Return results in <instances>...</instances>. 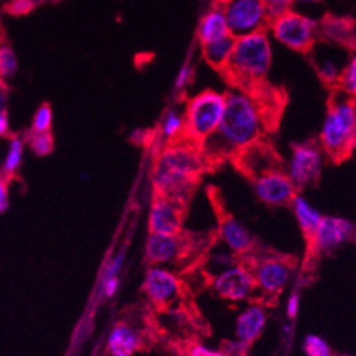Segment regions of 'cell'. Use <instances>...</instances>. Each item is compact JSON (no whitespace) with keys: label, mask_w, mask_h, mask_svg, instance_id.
I'll list each match as a JSON object with an SVG mask.
<instances>
[{"label":"cell","mask_w":356,"mask_h":356,"mask_svg":"<svg viewBox=\"0 0 356 356\" xmlns=\"http://www.w3.org/2000/svg\"><path fill=\"white\" fill-rule=\"evenodd\" d=\"M227 34L230 33L226 23V17L219 5L213 6L209 12H206L202 16L197 27V38L202 46L215 42L218 39H222Z\"/></svg>","instance_id":"obj_22"},{"label":"cell","mask_w":356,"mask_h":356,"mask_svg":"<svg viewBox=\"0 0 356 356\" xmlns=\"http://www.w3.org/2000/svg\"><path fill=\"white\" fill-rule=\"evenodd\" d=\"M304 350L308 356H345V355L335 353L325 341L314 335L307 337L304 342Z\"/></svg>","instance_id":"obj_32"},{"label":"cell","mask_w":356,"mask_h":356,"mask_svg":"<svg viewBox=\"0 0 356 356\" xmlns=\"http://www.w3.org/2000/svg\"><path fill=\"white\" fill-rule=\"evenodd\" d=\"M271 19L293 10L296 0H263Z\"/></svg>","instance_id":"obj_33"},{"label":"cell","mask_w":356,"mask_h":356,"mask_svg":"<svg viewBox=\"0 0 356 356\" xmlns=\"http://www.w3.org/2000/svg\"><path fill=\"white\" fill-rule=\"evenodd\" d=\"M9 151L5 159V163L2 166V176L6 177V179L10 182L13 177L17 175L22 162H23V154H24V139L17 135L12 134L9 136Z\"/></svg>","instance_id":"obj_26"},{"label":"cell","mask_w":356,"mask_h":356,"mask_svg":"<svg viewBox=\"0 0 356 356\" xmlns=\"http://www.w3.org/2000/svg\"><path fill=\"white\" fill-rule=\"evenodd\" d=\"M253 188L257 197L271 207L290 206L298 195L297 186L284 169L271 170L254 177Z\"/></svg>","instance_id":"obj_17"},{"label":"cell","mask_w":356,"mask_h":356,"mask_svg":"<svg viewBox=\"0 0 356 356\" xmlns=\"http://www.w3.org/2000/svg\"><path fill=\"white\" fill-rule=\"evenodd\" d=\"M189 202L156 195L149 211V234L172 236L184 230Z\"/></svg>","instance_id":"obj_15"},{"label":"cell","mask_w":356,"mask_h":356,"mask_svg":"<svg viewBox=\"0 0 356 356\" xmlns=\"http://www.w3.org/2000/svg\"><path fill=\"white\" fill-rule=\"evenodd\" d=\"M218 210V236L237 256H270L277 252L260 244L244 226L222 207Z\"/></svg>","instance_id":"obj_14"},{"label":"cell","mask_w":356,"mask_h":356,"mask_svg":"<svg viewBox=\"0 0 356 356\" xmlns=\"http://www.w3.org/2000/svg\"><path fill=\"white\" fill-rule=\"evenodd\" d=\"M193 80V67L191 64H184L176 76L175 87L176 90H185Z\"/></svg>","instance_id":"obj_35"},{"label":"cell","mask_w":356,"mask_h":356,"mask_svg":"<svg viewBox=\"0 0 356 356\" xmlns=\"http://www.w3.org/2000/svg\"><path fill=\"white\" fill-rule=\"evenodd\" d=\"M341 71H342V67H339L332 58L319 60L316 64L318 77L321 79L323 83L327 86H332V87L338 86Z\"/></svg>","instance_id":"obj_30"},{"label":"cell","mask_w":356,"mask_h":356,"mask_svg":"<svg viewBox=\"0 0 356 356\" xmlns=\"http://www.w3.org/2000/svg\"><path fill=\"white\" fill-rule=\"evenodd\" d=\"M33 6H34L33 0H13V2L5 6V12L12 16H23L31 12Z\"/></svg>","instance_id":"obj_34"},{"label":"cell","mask_w":356,"mask_h":356,"mask_svg":"<svg viewBox=\"0 0 356 356\" xmlns=\"http://www.w3.org/2000/svg\"><path fill=\"white\" fill-rule=\"evenodd\" d=\"M17 71V57L9 42L5 26L0 22V80H9Z\"/></svg>","instance_id":"obj_25"},{"label":"cell","mask_w":356,"mask_h":356,"mask_svg":"<svg viewBox=\"0 0 356 356\" xmlns=\"http://www.w3.org/2000/svg\"><path fill=\"white\" fill-rule=\"evenodd\" d=\"M23 139L24 145H27L35 156H47L54 151V138L51 132L34 134L29 131Z\"/></svg>","instance_id":"obj_28"},{"label":"cell","mask_w":356,"mask_h":356,"mask_svg":"<svg viewBox=\"0 0 356 356\" xmlns=\"http://www.w3.org/2000/svg\"><path fill=\"white\" fill-rule=\"evenodd\" d=\"M337 90L348 97L355 98L356 95V58L352 57L341 71Z\"/></svg>","instance_id":"obj_29"},{"label":"cell","mask_w":356,"mask_h":356,"mask_svg":"<svg viewBox=\"0 0 356 356\" xmlns=\"http://www.w3.org/2000/svg\"><path fill=\"white\" fill-rule=\"evenodd\" d=\"M12 135L10 132V124H9V113L0 114V138H9Z\"/></svg>","instance_id":"obj_38"},{"label":"cell","mask_w":356,"mask_h":356,"mask_svg":"<svg viewBox=\"0 0 356 356\" xmlns=\"http://www.w3.org/2000/svg\"><path fill=\"white\" fill-rule=\"evenodd\" d=\"M215 240H219L218 232L207 236L186 230L172 236L149 234L145 264L151 268L170 263L181 268V275L193 274L203 268Z\"/></svg>","instance_id":"obj_4"},{"label":"cell","mask_w":356,"mask_h":356,"mask_svg":"<svg viewBox=\"0 0 356 356\" xmlns=\"http://www.w3.org/2000/svg\"><path fill=\"white\" fill-rule=\"evenodd\" d=\"M169 337L161 319L145 305H134L121 314L106 343L105 356H132L145 352Z\"/></svg>","instance_id":"obj_5"},{"label":"cell","mask_w":356,"mask_h":356,"mask_svg":"<svg viewBox=\"0 0 356 356\" xmlns=\"http://www.w3.org/2000/svg\"><path fill=\"white\" fill-rule=\"evenodd\" d=\"M297 302H298V300H297V297H294V298H291V301H290V316H293V315H296V311H297Z\"/></svg>","instance_id":"obj_39"},{"label":"cell","mask_w":356,"mask_h":356,"mask_svg":"<svg viewBox=\"0 0 356 356\" xmlns=\"http://www.w3.org/2000/svg\"><path fill=\"white\" fill-rule=\"evenodd\" d=\"M293 207L294 215L297 218V222L300 225V229L302 232V236L307 241V250L305 257L302 261L301 268V277L302 278H314L318 261L321 256L318 254L315 247V232L319 226V222L323 219V215L319 213L314 206H311L307 199H304L300 193L296 196L293 203L290 204Z\"/></svg>","instance_id":"obj_16"},{"label":"cell","mask_w":356,"mask_h":356,"mask_svg":"<svg viewBox=\"0 0 356 356\" xmlns=\"http://www.w3.org/2000/svg\"><path fill=\"white\" fill-rule=\"evenodd\" d=\"M229 33L234 39L267 31L271 16L263 0H220Z\"/></svg>","instance_id":"obj_11"},{"label":"cell","mask_w":356,"mask_h":356,"mask_svg":"<svg viewBox=\"0 0 356 356\" xmlns=\"http://www.w3.org/2000/svg\"><path fill=\"white\" fill-rule=\"evenodd\" d=\"M3 83V80H0V84H2Z\"/></svg>","instance_id":"obj_42"},{"label":"cell","mask_w":356,"mask_h":356,"mask_svg":"<svg viewBox=\"0 0 356 356\" xmlns=\"http://www.w3.org/2000/svg\"><path fill=\"white\" fill-rule=\"evenodd\" d=\"M353 236L355 226L349 220L335 216H323L315 232L316 252L319 256L331 253L337 250L341 244L353 240Z\"/></svg>","instance_id":"obj_18"},{"label":"cell","mask_w":356,"mask_h":356,"mask_svg":"<svg viewBox=\"0 0 356 356\" xmlns=\"http://www.w3.org/2000/svg\"><path fill=\"white\" fill-rule=\"evenodd\" d=\"M324 151L315 142H301L291 149L286 173L300 191L318 182L324 168Z\"/></svg>","instance_id":"obj_12"},{"label":"cell","mask_w":356,"mask_h":356,"mask_svg":"<svg viewBox=\"0 0 356 356\" xmlns=\"http://www.w3.org/2000/svg\"><path fill=\"white\" fill-rule=\"evenodd\" d=\"M319 2H321V0H296V3L298 5H315Z\"/></svg>","instance_id":"obj_40"},{"label":"cell","mask_w":356,"mask_h":356,"mask_svg":"<svg viewBox=\"0 0 356 356\" xmlns=\"http://www.w3.org/2000/svg\"><path fill=\"white\" fill-rule=\"evenodd\" d=\"M9 181L6 177H0V213H5L9 209Z\"/></svg>","instance_id":"obj_36"},{"label":"cell","mask_w":356,"mask_h":356,"mask_svg":"<svg viewBox=\"0 0 356 356\" xmlns=\"http://www.w3.org/2000/svg\"><path fill=\"white\" fill-rule=\"evenodd\" d=\"M226 108V94L207 90L189 99L185 117V138L202 145L219 128Z\"/></svg>","instance_id":"obj_9"},{"label":"cell","mask_w":356,"mask_h":356,"mask_svg":"<svg viewBox=\"0 0 356 356\" xmlns=\"http://www.w3.org/2000/svg\"><path fill=\"white\" fill-rule=\"evenodd\" d=\"M233 261V257H232ZM234 267L222 273L220 275L211 277L207 274L206 286L215 291L220 298L227 301H248L250 304H257V287L252 278L241 266L233 261Z\"/></svg>","instance_id":"obj_13"},{"label":"cell","mask_w":356,"mask_h":356,"mask_svg":"<svg viewBox=\"0 0 356 356\" xmlns=\"http://www.w3.org/2000/svg\"><path fill=\"white\" fill-rule=\"evenodd\" d=\"M207 161L200 147L182 138L156 155L152 169V185L156 195L189 202Z\"/></svg>","instance_id":"obj_3"},{"label":"cell","mask_w":356,"mask_h":356,"mask_svg":"<svg viewBox=\"0 0 356 356\" xmlns=\"http://www.w3.org/2000/svg\"><path fill=\"white\" fill-rule=\"evenodd\" d=\"M145 305L156 315H169L179 323L186 338H207L211 328L196 302L195 293L186 277L159 267H151L142 286Z\"/></svg>","instance_id":"obj_2"},{"label":"cell","mask_w":356,"mask_h":356,"mask_svg":"<svg viewBox=\"0 0 356 356\" xmlns=\"http://www.w3.org/2000/svg\"><path fill=\"white\" fill-rule=\"evenodd\" d=\"M268 129L257 101L244 91L226 94V108L216 132L200 145L207 163L236 158L241 151L259 142Z\"/></svg>","instance_id":"obj_1"},{"label":"cell","mask_w":356,"mask_h":356,"mask_svg":"<svg viewBox=\"0 0 356 356\" xmlns=\"http://www.w3.org/2000/svg\"><path fill=\"white\" fill-rule=\"evenodd\" d=\"M161 135L168 144L185 138L184 114L176 110H169L161 122Z\"/></svg>","instance_id":"obj_27"},{"label":"cell","mask_w":356,"mask_h":356,"mask_svg":"<svg viewBox=\"0 0 356 356\" xmlns=\"http://www.w3.org/2000/svg\"><path fill=\"white\" fill-rule=\"evenodd\" d=\"M51 125H53V108L50 106V104L44 102L39 106L38 111L34 113L30 132H34V134L51 132Z\"/></svg>","instance_id":"obj_31"},{"label":"cell","mask_w":356,"mask_h":356,"mask_svg":"<svg viewBox=\"0 0 356 356\" xmlns=\"http://www.w3.org/2000/svg\"><path fill=\"white\" fill-rule=\"evenodd\" d=\"M236 39L232 34L225 35L222 39H218L211 43L202 46L203 58L209 65L219 71H225L230 63Z\"/></svg>","instance_id":"obj_24"},{"label":"cell","mask_w":356,"mask_h":356,"mask_svg":"<svg viewBox=\"0 0 356 356\" xmlns=\"http://www.w3.org/2000/svg\"><path fill=\"white\" fill-rule=\"evenodd\" d=\"M266 312L260 305H252L237 319V337L241 343L250 348L261 335L266 325Z\"/></svg>","instance_id":"obj_20"},{"label":"cell","mask_w":356,"mask_h":356,"mask_svg":"<svg viewBox=\"0 0 356 356\" xmlns=\"http://www.w3.org/2000/svg\"><path fill=\"white\" fill-rule=\"evenodd\" d=\"M234 159L244 173L252 177V181L267 172L282 169L281 159L270 145L264 144L263 139L241 151Z\"/></svg>","instance_id":"obj_19"},{"label":"cell","mask_w":356,"mask_h":356,"mask_svg":"<svg viewBox=\"0 0 356 356\" xmlns=\"http://www.w3.org/2000/svg\"><path fill=\"white\" fill-rule=\"evenodd\" d=\"M8 102H9V87L3 81L0 84V114L8 111Z\"/></svg>","instance_id":"obj_37"},{"label":"cell","mask_w":356,"mask_h":356,"mask_svg":"<svg viewBox=\"0 0 356 356\" xmlns=\"http://www.w3.org/2000/svg\"><path fill=\"white\" fill-rule=\"evenodd\" d=\"M273 65V44L267 31L236 39L225 73L237 90L252 94L264 84Z\"/></svg>","instance_id":"obj_6"},{"label":"cell","mask_w":356,"mask_h":356,"mask_svg":"<svg viewBox=\"0 0 356 356\" xmlns=\"http://www.w3.org/2000/svg\"><path fill=\"white\" fill-rule=\"evenodd\" d=\"M233 261L252 275L257 287V304L263 308H273L287 287V284L298 266L297 257L277 252L270 256H237Z\"/></svg>","instance_id":"obj_7"},{"label":"cell","mask_w":356,"mask_h":356,"mask_svg":"<svg viewBox=\"0 0 356 356\" xmlns=\"http://www.w3.org/2000/svg\"><path fill=\"white\" fill-rule=\"evenodd\" d=\"M318 35L331 43L349 47L355 42V26L349 19L328 16L318 23Z\"/></svg>","instance_id":"obj_21"},{"label":"cell","mask_w":356,"mask_h":356,"mask_svg":"<svg viewBox=\"0 0 356 356\" xmlns=\"http://www.w3.org/2000/svg\"><path fill=\"white\" fill-rule=\"evenodd\" d=\"M0 177H2V168H0Z\"/></svg>","instance_id":"obj_41"},{"label":"cell","mask_w":356,"mask_h":356,"mask_svg":"<svg viewBox=\"0 0 356 356\" xmlns=\"http://www.w3.org/2000/svg\"><path fill=\"white\" fill-rule=\"evenodd\" d=\"M163 345L176 356H233L223 348L209 349L200 343V339L169 335Z\"/></svg>","instance_id":"obj_23"},{"label":"cell","mask_w":356,"mask_h":356,"mask_svg":"<svg viewBox=\"0 0 356 356\" xmlns=\"http://www.w3.org/2000/svg\"><path fill=\"white\" fill-rule=\"evenodd\" d=\"M268 29L278 43L298 53L311 51L319 38L318 22L296 10L271 19Z\"/></svg>","instance_id":"obj_10"},{"label":"cell","mask_w":356,"mask_h":356,"mask_svg":"<svg viewBox=\"0 0 356 356\" xmlns=\"http://www.w3.org/2000/svg\"><path fill=\"white\" fill-rule=\"evenodd\" d=\"M356 144L355 98L338 91L331 98L328 111L319 134V147L324 155L339 162L346 159Z\"/></svg>","instance_id":"obj_8"}]
</instances>
